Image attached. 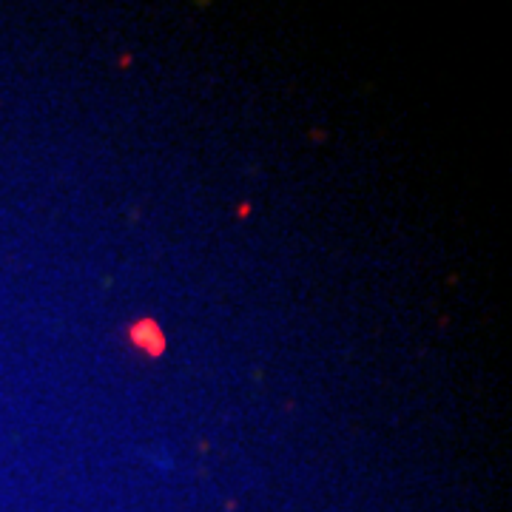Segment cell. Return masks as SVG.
Instances as JSON below:
<instances>
[{
	"label": "cell",
	"instance_id": "1",
	"mask_svg": "<svg viewBox=\"0 0 512 512\" xmlns=\"http://www.w3.org/2000/svg\"><path fill=\"white\" fill-rule=\"evenodd\" d=\"M131 339H134V345H140V348L151 353V356H157V353H163V333L160 328L154 325V322H140V325H134L131 328Z\"/></svg>",
	"mask_w": 512,
	"mask_h": 512
}]
</instances>
